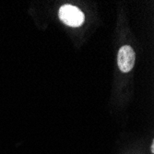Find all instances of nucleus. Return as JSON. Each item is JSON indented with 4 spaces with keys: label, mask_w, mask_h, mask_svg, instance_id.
<instances>
[{
    "label": "nucleus",
    "mask_w": 154,
    "mask_h": 154,
    "mask_svg": "<svg viewBox=\"0 0 154 154\" xmlns=\"http://www.w3.org/2000/svg\"><path fill=\"white\" fill-rule=\"evenodd\" d=\"M59 18L66 25L79 27L84 22V14L77 7L71 5H64L59 9Z\"/></svg>",
    "instance_id": "obj_1"
},
{
    "label": "nucleus",
    "mask_w": 154,
    "mask_h": 154,
    "mask_svg": "<svg viewBox=\"0 0 154 154\" xmlns=\"http://www.w3.org/2000/svg\"><path fill=\"white\" fill-rule=\"evenodd\" d=\"M135 52L129 45H125L120 48L117 54V64L119 69L124 72L128 73L132 70L135 65Z\"/></svg>",
    "instance_id": "obj_2"
},
{
    "label": "nucleus",
    "mask_w": 154,
    "mask_h": 154,
    "mask_svg": "<svg viewBox=\"0 0 154 154\" xmlns=\"http://www.w3.org/2000/svg\"><path fill=\"white\" fill-rule=\"evenodd\" d=\"M151 151L154 152V144H153V142H152V144H151Z\"/></svg>",
    "instance_id": "obj_3"
}]
</instances>
